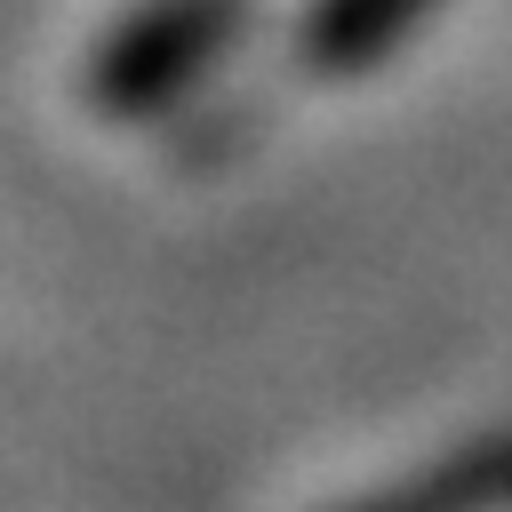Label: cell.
Returning <instances> with one entry per match:
<instances>
[{
  "mask_svg": "<svg viewBox=\"0 0 512 512\" xmlns=\"http://www.w3.org/2000/svg\"><path fill=\"white\" fill-rule=\"evenodd\" d=\"M232 24H240V0H152V8H136L104 40V56L88 72L96 104L104 112H152V104H168L232 40Z\"/></svg>",
  "mask_w": 512,
  "mask_h": 512,
  "instance_id": "cell-1",
  "label": "cell"
},
{
  "mask_svg": "<svg viewBox=\"0 0 512 512\" xmlns=\"http://www.w3.org/2000/svg\"><path fill=\"white\" fill-rule=\"evenodd\" d=\"M424 8H432V0H312V16H304V32H296V56H304L312 72H360V64H376Z\"/></svg>",
  "mask_w": 512,
  "mask_h": 512,
  "instance_id": "cell-2",
  "label": "cell"
},
{
  "mask_svg": "<svg viewBox=\"0 0 512 512\" xmlns=\"http://www.w3.org/2000/svg\"><path fill=\"white\" fill-rule=\"evenodd\" d=\"M496 496H512V448H480V456H448L432 472H416L408 488H384L360 512H488Z\"/></svg>",
  "mask_w": 512,
  "mask_h": 512,
  "instance_id": "cell-3",
  "label": "cell"
}]
</instances>
